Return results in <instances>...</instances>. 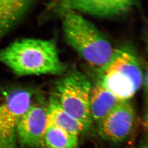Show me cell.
<instances>
[{"instance_id":"1","label":"cell","mask_w":148,"mask_h":148,"mask_svg":"<svg viewBox=\"0 0 148 148\" xmlns=\"http://www.w3.org/2000/svg\"><path fill=\"white\" fill-rule=\"evenodd\" d=\"M0 62L18 76L60 75L66 65L52 40L18 39L0 50Z\"/></svg>"},{"instance_id":"2","label":"cell","mask_w":148,"mask_h":148,"mask_svg":"<svg viewBox=\"0 0 148 148\" xmlns=\"http://www.w3.org/2000/svg\"><path fill=\"white\" fill-rule=\"evenodd\" d=\"M62 14V29L66 42L89 65L100 70L107 63L114 49L104 35L80 13Z\"/></svg>"},{"instance_id":"3","label":"cell","mask_w":148,"mask_h":148,"mask_svg":"<svg viewBox=\"0 0 148 148\" xmlns=\"http://www.w3.org/2000/svg\"><path fill=\"white\" fill-rule=\"evenodd\" d=\"M98 73L97 82L120 101L129 100L142 85L143 73L138 57L129 45L114 49L109 61Z\"/></svg>"},{"instance_id":"4","label":"cell","mask_w":148,"mask_h":148,"mask_svg":"<svg viewBox=\"0 0 148 148\" xmlns=\"http://www.w3.org/2000/svg\"><path fill=\"white\" fill-rule=\"evenodd\" d=\"M88 78L77 69L69 71L55 86V97L63 109L89 129L92 123L89 100L92 89Z\"/></svg>"},{"instance_id":"5","label":"cell","mask_w":148,"mask_h":148,"mask_svg":"<svg viewBox=\"0 0 148 148\" xmlns=\"http://www.w3.org/2000/svg\"><path fill=\"white\" fill-rule=\"evenodd\" d=\"M34 97L28 88L0 90V148H18L17 123L32 104Z\"/></svg>"},{"instance_id":"6","label":"cell","mask_w":148,"mask_h":148,"mask_svg":"<svg viewBox=\"0 0 148 148\" xmlns=\"http://www.w3.org/2000/svg\"><path fill=\"white\" fill-rule=\"evenodd\" d=\"M138 5V1L132 0H64L49 4L60 13L75 12L107 19L126 16Z\"/></svg>"},{"instance_id":"7","label":"cell","mask_w":148,"mask_h":148,"mask_svg":"<svg viewBox=\"0 0 148 148\" xmlns=\"http://www.w3.org/2000/svg\"><path fill=\"white\" fill-rule=\"evenodd\" d=\"M47 104L40 98H34L29 108L21 116L17 125L18 145L23 148L42 146L47 127Z\"/></svg>"},{"instance_id":"8","label":"cell","mask_w":148,"mask_h":148,"mask_svg":"<svg viewBox=\"0 0 148 148\" xmlns=\"http://www.w3.org/2000/svg\"><path fill=\"white\" fill-rule=\"evenodd\" d=\"M136 121L135 110L129 100L121 101L108 116L97 124L98 132L105 140L120 144L131 135Z\"/></svg>"},{"instance_id":"9","label":"cell","mask_w":148,"mask_h":148,"mask_svg":"<svg viewBox=\"0 0 148 148\" xmlns=\"http://www.w3.org/2000/svg\"><path fill=\"white\" fill-rule=\"evenodd\" d=\"M47 123L77 136L88 130L63 109L55 96L51 97L47 104Z\"/></svg>"},{"instance_id":"10","label":"cell","mask_w":148,"mask_h":148,"mask_svg":"<svg viewBox=\"0 0 148 148\" xmlns=\"http://www.w3.org/2000/svg\"><path fill=\"white\" fill-rule=\"evenodd\" d=\"M121 101L101 84L92 86L89 107L92 120L97 124L103 120Z\"/></svg>"},{"instance_id":"11","label":"cell","mask_w":148,"mask_h":148,"mask_svg":"<svg viewBox=\"0 0 148 148\" xmlns=\"http://www.w3.org/2000/svg\"><path fill=\"white\" fill-rule=\"evenodd\" d=\"M33 2L30 0H0V38L25 15Z\"/></svg>"},{"instance_id":"12","label":"cell","mask_w":148,"mask_h":148,"mask_svg":"<svg viewBox=\"0 0 148 148\" xmlns=\"http://www.w3.org/2000/svg\"><path fill=\"white\" fill-rule=\"evenodd\" d=\"M42 146L44 148H78V136L47 124Z\"/></svg>"},{"instance_id":"13","label":"cell","mask_w":148,"mask_h":148,"mask_svg":"<svg viewBox=\"0 0 148 148\" xmlns=\"http://www.w3.org/2000/svg\"><path fill=\"white\" fill-rule=\"evenodd\" d=\"M143 85L144 87V98L146 103H148V66L143 74Z\"/></svg>"},{"instance_id":"14","label":"cell","mask_w":148,"mask_h":148,"mask_svg":"<svg viewBox=\"0 0 148 148\" xmlns=\"http://www.w3.org/2000/svg\"><path fill=\"white\" fill-rule=\"evenodd\" d=\"M143 125L144 128L148 131V103L143 117Z\"/></svg>"},{"instance_id":"15","label":"cell","mask_w":148,"mask_h":148,"mask_svg":"<svg viewBox=\"0 0 148 148\" xmlns=\"http://www.w3.org/2000/svg\"><path fill=\"white\" fill-rule=\"evenodd\" d=\"M147 49H148V48H147Z\"/></svg>"}]
</instances>
